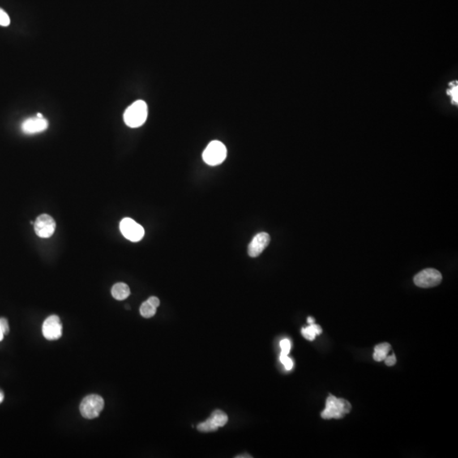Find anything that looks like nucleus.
I'll return each mask as SVG.
<instances>
[{
  "instance_id": "obj_1",
  "label": "nucleus",
  "mask_w": 458,
  "mask_h": 458,
  "mask_svg": "<svg viewBox=\"0 0 458 458\" xmlns=\"http://www.w3.org/2000/svg\"><path fill=\"white\" fill-rule=\"evenodd\" d=\"M352 410V405L348 400L329 395L326 400V407L321 417L323 419H339L348 414Z\"/></svg>"
},
{
  "instance_id": "obj_2",
  "label": "nucleus",
  "mask_w": 458,
  "mask_h": 458,
  "mask_svg": "<svg viewBox=\"0 0 458 458\" xmlns=\"http://www.w3.org/2000/svg\"><path fill=\"white\" fill-rule=\"evenodd\" d=\"M148 117V106L143 100H138L132 104L125 111L123 115L124 121L129 127H139L146 121Z\"/></svg>"
},
{
  "instance_id": "obj_3",
  "label": "nucleus",
  "mask_w": 458,
  "mask_h": 458,
  "mask_svg": "<svg viewBox=\"0 0 458 458\" xmlns=\"http://www.w3.org/2000/svg\"><path fill=\"white\" fill-rule=\"evenodd\" d=\"M202 156L204 161L208 165H220L227 157V149L220 141L214 140L209 143Z\"/></svg>"
},
{
  "instance_id": "obj_4",
  "label": "nucleus",
  "mask_w": 458,
  "mask_h": 458,
  "mask_svg": "<svg viewBox=\"0 0 458 458\" xmlns=\"http://www.w3.org/2000/svg\"><path fill=\"white\" fill-rule=\"evenodd\" d=\"M104 406V400L100 395H87L81 403V414L87 419H94L99 417Z\"/></svg>"
},
{
  "instance_id": "obj_5",
  "label": "nucleus",
  "mask_w": 458,
  "mask_h": 458,
  "mask_svg": "<svg viewBox=\"0 0 458 458\" xmlns=\"http://www.w3.org/2000/svg\"><path fill=\"white\" fill-rule=\"evenodd\" d=\"M414 284L420 288H432L439 285L442 281V275L438 270L427 268L414 277Z\"/></svg>"
},
{
  "instance_id": "obj_6",
  "label": "nucleus",
  "mask_w": 458,
  "mask_h": 458,
  "mask_svg": "<svg viewBox=\"0 0 458 458\" xmlns=\"http://www.w3.org/2000/svg\"><path fill=\"white\" fill-rule=\"evenodd\" d=\"M120 230L122 235L132 242H138L144 236V229L143 227L138 223H136L135 221L129 217L121 220L120 223Z\"/></svg>"
},
{
  "instance_id": "obj_7",
  "label": "nucleus",
  "mask_w": 458,
  "mask_h": 458,
  "mask_svg": "<svg viewBox=\"0 0 458 458\" xmlns=\"http://www.w3.org/2000/svg\"><path fill=\"white\" fill-rule=\"evenodd\" d=\"M56 223L52 216L47 214H42L36 217L34 223V230L36 235L40 237H50L56 231Z\"/></svg>"
},
{
  "instance_id": "obj_8",
  "label": "nucleus",
  "mask_w": 458,
  "mask_h": 458,
  "mask_svg": "<svg viewBox=\"0 0 458 458\" xmlns=\"http://www.w3.org/2000/svg\"><path fill=\"white\" fill-rule=\"evenodd\" d=\"M43 335L49 340L60 339L62 335V325L58 316H50L43 324Z\"/></svg>"
},
{
  "instance_id": "obj_9",
  "label": "nucleus",
  "mask_w": 458,
  "mask_h": 458,
  "mask_svg": "<svg viewBox=\"0 0 458 458\" xmlns=\"http://www.w3.org/2000/svg\"><path fill=\"white\" fill-rule=\"evenodd\" d=\"M49 126V122L44 117H31L22 123V131L26 134H39L45 131Z\"/></svg>"
},
{
  "instance_id": "obj_10",
  "label": "nucleus",
  "mask_w": 458,
  "mask_h": 458,
  "mask_svg": "<svg viewBox=\"0 0 458 458\" xmlns=\"http://www.w3.org/2000/svg\"><path fill=\"white\" fill-rule=\"evenodd\" d=\"M270 236L267 233H260L254 236L248 247V254L251 257H259L269 245Z\"/></svg>"
},
{
  "instance_id": "obj_11",
  "label": "nucleus",
  "mask_w": 458,
  "mask_h": 458,
  "mask_svg": "<svg viewBox=\"0 0 458 458\" xmlns=\"http://www.w3.org/2000/svg\"><path fill=\"white\" fill-rule=\"evenodd\" d=\"M112 295L117 301H123L130 296V288L124 283H117L112 288Z\"/></svg>"
},
{
  "instance_id": "obj_12",
  "label": "nucleus",
  "mask_w": 458,
  "mask_h": 458,
  "mask_svg": "<svg viewBox=\"0 0 458 458\" xmlns=\"http://www.w3.org/2000/svg\"><path fill=\"white\" fill-rule=\"evenodd\" d=\"M391 350V345L389 343H382V344L376 345L373 353V359L376 361H384L386 356H388L389 352Z\"/></svg>"
},
{
  "instance_id": "obj_13",
  "label": "nucleus",
  "mask_w": 458,
  "mask_h": 458,
  "mask_svg": "<svg viewBox=\"0 0 458 458\" xmlns=\"http://www.w3.org/2000/svg\"><path fill=\"white\" fill-rule=\"evenodd\" d=\"M322 332V327L319 325L314 324V323L310 324V326H308V327H303L301 329L302 335L308 340H314L316 336L321 335Z\"/></svg>"
},
{
  "instance_id": "obj_14",
  "label": "nucleus",
  "mask_w": 458,
  "mask_h": 458,
  "mask_svg": "<svg viewBox=\"0 0 458 458\" xmlns=\"http://www.w3.org/2000/svg\"><path fill=\"white\" fill-rule=\"evenodd\" d=\"M211 419L213 421L214 424H216V426L220 428V427H223L224 425H226V424L228 423V417L226 414L225 412H223V411H221V410H216V411H214L212 413H211Z\"/></svg>"
},
{
  "instance_id": "obj_15",
  "label": "nucleus",
  "mask_w": 458,
  "mask_h": 458,
  "mask_svg": "<svg viewBox=\"0 0 458 458\" xmlns=\"http://www.w3.org/2000/svg\"><path fill=\"white\" fill-rule=\"evenodd\" d=\"M156 307L151 305L148 301H144L140 306V314L145 318H151L155 315Z\"/></svg>"
},
{
  "instance_id": "obj_16",
  "label": "nucleus",
  "mask_w": 458,
  "mask_h": 458,
  "mask_svg": "<svg viewBox=\"0 0 458 458\" xmlns=\"http://www.w3.org/2000/svg\"><path fill=\"white\" fill-rule=\"evenodd\" d=\"M197 429L199 431L203 432V433H208V432L216 431L218 429V427L214 424L213 421L211 419V417H209L208 419L206 420L205 422L198 424Z\"/></svg>"
},
{
  "instance_id": "obj_17",
  "label": "nucleus",
  "mask_w": 458,
  "mask_h": 458,
  "mask_svg": "<svg viewBox=\"0 0 458 458\" xmlns=\"http://www.w3.org/2000/svg\"><path fill=\"white\" fill-rule=\"evenodd\" d=\"M450 88L447 89L446 94L451 98V103L457 105L458 104V84L457 81H453L450 83Z\"/></svg>"
},
{
  "instance_id": "obj_18",
  "label": "nucleus",
  "mask_w": 458,
  "mask_h": 458,
  "mask_svg": "<svg viewBox=\"0 0 458 458\" xmlns=\"http://www.w3.org/2000/svg\"><path fill=\"white\" fill-rule=\"evenodd\" d=\"M280 361L282 363L284 364V368L286 370H291L293 369V361L288 357V355H280Z\"/></svg>"
},
{
  "instance_id": "obj_19",
  "label": "nucleus",
  "mask_w": 458,
  "mask_h": 458,
  "mask_svg": "<svg viewBox=\"0 0 458 458\" xmlns=\"http://www.w3.org/2000/svg\"><path fill=\"white\" fill-rule=\"evenodd\" d=\"M10 24V16L5 10L0 8V26L8 27Z\"/></svg>"
},
{
  "instance_id": "obj_20",
  "label": "nucleus",
  "mask_w": 458,
  "mask_h": 458,
  "mask_svg": "<svg viewBox=\"0 0 458 458\" xmlns=\"http://www.w3.org/2000/svg\"><path fill=\"white\" fill-rule=\"evenodd\" d=\"M280 347H281L282 354L288 355L291 349V343L289 341V339H283L280 342Z\"/></svg>"
},
{
  "instance_id": "obj_21",
  "label": "nucleus",
  "mask_w": 458,
  "mask_h": 458,
  "mask_svg": "<svg viewBox=\"0 0 458 458\" xmlns=\"http://www.w3.org/2000/svg\"><path fill=\"white\" fill-rule=\"evenodd\" d=\"M0 326L2 327L3 331H4V334L5 335H8L9 332H10V327H9V323H8V321L5 319V318H0Z\"/></svg>"
},
{
  "instance_id": "obj_22",
  "label": "nucleus",
  "mask_w": 458,
  "mask_h": 458,
  "mask_svg": "<svg viewBox=\"0 0 458 458\" xmlns=\"http://www.w3.org/2000/svg\"><path fill=\"white\" fill-rule=\"evenodd\" d=\"M384 361H386V364L387 366H394L396 363V357H395L394 354L387 356L386 358L384 359Z\"/></svg>"
},
{
  "instance_id": "obj_23",
  "label": "nucleus",
  "mask_w": 458,
  "mask_h": 458,
  "mask_svg": "<svg viewBox=\"0 0 458 458\" xmlns=\"http://www.w3.org/2000/svg\"><path fill=\"white\" fill-rule=\"evenodd\" d=\"M148 301L151 305H154L155 307L157 308L159 305H160V300L157 298V297H155V296H151L150 298L148 299Z\"/></svg>"
},
{
  "instance_id": "obj_24",
  "label": "nucleus",
  "mask_w": 458,
  "mask_h": 458,
  "mask_svg": "<svg viewBox=\"0 0 458 458\" xmlns=\"http://www.w3.org/2000/svg\"><path fill=\"white\" fill-rule=\"evenodd\" d=\"M4 336H5V334H4V331H3L2 327L0 326V341H2L3 339H4Z\"/></svg>"
},
{
  "instance_id": "obj_25",
  "label": "nucleus",
  "mask_w": 458,
  "mask_h": 458,
  "mask_svg": "<svg viewBox=\"0 0 458 458\" xmlns=\"http://www.w3.org/2000/svg\"><path fill=\"white\" fill-rule=\"evenodd\" d=\"M4 398H5V395H4V393L0 390V403L3 402V400H4Z\"/></svg>"
},
{
  "instance_id": "obj_26",
  "label": "nucleus",
  "mask_w": 458,
  "mask_h": 458,
  "mask_svg": "<svg viewBox=\"0 0 458 458\" xmlns=\"http://www.w3.org/2000/svg\"><path fill=\"white\" fill-rule=\"evenodd\" d=\"M307 322L309 324H313V323H314V322H315V320H314V318H308Z\"/></svg>"
},
{
  "instance_id": "obj_27",
  "label": "nucleus",
  "mask_w": 458,
  "mask_h": 458,
  "mask_svg": "<svg viewBox=\"0 0 458 458\" xmlns=\"http://www.w3.org/2000/svg\"><path fill=\"white\" fill-rule=\"evenodd\" d=\"M237 457H239V458H240V457H244V458H245V457H251V456H237Z\"/></svg>"
},
{
  "instance_id": "obj_28",
  "label": "nucleus",
  "mask_w": 458,
  "mask_h": 458,
  "mask_svg": "<svg viewBox=\"0 0 458 458\" xmlns=\"http://www.w3.org/2000/svg\"><path fill=\"white\" fill-rule=\"evenodd\" d=\"M36 117H43V115L40 114V113H38V114H36Z\"/></svg>"
}]
</instances>
